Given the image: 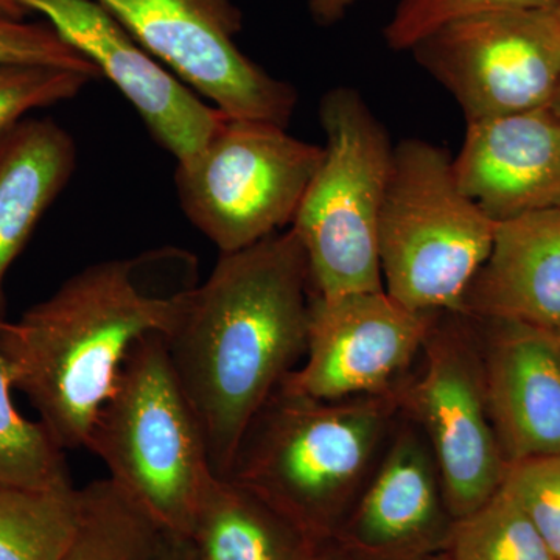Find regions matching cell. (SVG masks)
I'll return each instance as SVG.
<instances>
[{
	"mask_svg": "<svg viewBox=\"0 0 560 560\" xmlns=\"http://www.w3.org/2000/svg\"><path fill=\"white\" fill-rule=\"evenodd\" d=\"M312 280L289 228L221 254L165 335L213 475L226 478L250 422L307 352Z\"/></svg>",
	"mask_w": 560,
	"mask_h": 560,
	"instance_id": "6da1fadb",
	"label": "cell"
},
{
	"mask_svg": "<svg viewBox=\"0 0 560 560\" xmlns=\"http://www.w3.org/2000/svg\"><path fill=\"white\" fill-rule=\"evenodd\" d=\"M200 283L189 250L156 248L84 268L14 323L0 349L14 389L62 451L86 447L132 348L175 327Z\"/></svg>",
	"mask_w": 560,
	"mask_h": 560,
	"instance_id": "7a4b0ae2",
	"label": "cell"
},
{
	"mask_svg": "<svg viewBox=\"0 0 560 560\" xmlns=\"http://www.w3.org/2000/svg\"><path fill=\"white\" fill-rule=\"evenodd\" d=\"M400 419L396 393L326 401L279 386L243 434L226 478L312 540H334Z\"/></svg>",
	"mask_w": 560,
	"mask_h": 560,
	"instance_id": "3957f363",
	"label": "cell"
},
{
	"mask_svg": "<svg viewBox=\"0 0 560 560\" xmlns=\"http://www.w3.org/2000/svg\"><path fill=\"white\" fill-rule=\"evenodd\" d=\"M84 448L154 521L183 536L215 475L164 335H149L132 348Z\"/></svg>",
	"mask_w": 560,
	"mask_h": 560,
	"instance_id": "277c9868",
	"label": "cell"
},
{
	"mask_svg": "<svg viewBox=\"0 0 560 560\" xmlns=\"http://www.w3.org/2000/svg\"><path fill=\"white\" fill-rule=\"evenodd\" d=\"M495 230L497 221L460 190L441 147L422 139L394 147L378 230L388 296L412 312H463Z\"/></svg>",
	"mask_w": 560,
	"mask_h": 560,
	"instance_id": "5b68a950",
	"label": "cell"
},
{
	"mask_svg": "<svg viewBox=\"0 0 560 560\" xmlns=\"http://www.w3.org/2000/svg\"><path fill=\"white\" fill-rule=\"evenodd\" d=\"M319 120L326 135L323 161L290 226L307 257L313 294L385 290L378 230L393 143L353 88L327 92Z\"/></svg>",
	"mask_w": 560,
	"mask_h": 560,
	"instance_id": "8992f818",
	"label": "cell"
},
{
	"mask_svg": "<svg viewBox=\"0 0 560 560\" xmlns=\"http://www.w3.org/2000/svg\"><path fill=\"white\" fill-rule=\"evenodd\" d=\"M323 154L285 127L226 117L198 156L176 165L180 209L221 254L248 248L291 226Z\"/></svg>",
	"mask_w": 560,
	"mask_h": 560,
	"instance_id": "52a82bcc",
	"label": "cell"
},
{
	"mask_svg": "<svg viewBox=\"0 0 560 560\" xmlns=\"http://www.w3.org/2000/svg\"><path fill=\"white\" fill-rule=\"evenodd\" d=\"M422 374L397 383L400 412L422 431L453 521L501 488L508 460L493 429L481 342L474 319L436 313L423 342Z\"/></svg>",
	"mask_w": 560,
	"mask_h": 560,
	"instance_id": "ba28073f",
	"label": "cell"
},
{
	"mask_svg": "<svg viewBox=\"0 0 560 560\" xmlns=\"http://www.w3.org/2000/svg\"><path fill=\"white\" fill-rule=\"evenodd\" d=\"M411 51L467 124L544 108L560 86V2L453 21Z\"/></svg>",
	"mask_w": 560,
	"mask_h": 560,
	"instance_id": "9c48e42d",
	"label": "cell"
},
{
	"mask_svg": "<svg viewBox=\"0 0 560 560\" xmlns=\"http://www.w3.org/2000/svg\"><path fill=\"white\" fill-rule=\"evenodd\" d=\"M194 92L231 119L285 127L298 92L235 43L242 13L231 0H95Z\"/></svg>",
	"mask_w": 560,
	"mask_h": 560,
	"instance_id": "30bf717a",
	"label": "cell"
},
{
	"mask_svg": "<svg viewBox=\"0 0 560 560\" xmlns=\"http://www.w3.org/2000/svg\"><path fill=\"white\" fill-rule=\"evenodd\" d=\"M434 316L404 307L385 290L313 294L307 352L280 386L326 401L393 393Z\"/></svg>",
	"mask_w": 560,
	"mask_h": 560,
	"instance_id": "8fae6325",
	"label": "cell"
},
{
	"mask_svg": "<svg viewBox=\"0 0 560 560\" xmlns=\"http://www.w3.org/2000/svg\"><path fill=\"white\" fill-rule=\"evenodd\" d=\"M16 2L28 13L43 14L66 43L124 94L176 164L198 156L226 120V114L208 105L151 57L95 0Z\"/></svg>",
	"mask_w": 560,
	"mask_h": 560,
	"instance_id": "7c38bea8",
	"label": "cell"
},
{
	"mask_svg": "<svg viewBox=\"0 0 560 560\" xmlns=\"http://www.w3.org/2000/svg\"><path fill=\"white\" fill-rule=\"evenodd\" d=\"M453 523L429 442L400 412L377 469L334 540L352 560H425L447 551Z\"/></svg>",
	"mask_w": 560,
	"mask_h": 560,
	"instance_id": "4fadbf2b",
	"label": "cell"
},
{
	"mask_svg": "<svg viewBox=\"0 0 560 560\" xmlns=\"http://www.w3.org/2000/svg\"><path fill=\"white\" fill-rule=\"evenodd\" d=\"M453 171L495 221L560 209V114L544 106L467 124Z\"/></svg>",
	"mask_w": 560,
	"mask_h": 560,
	"instance_id": "5bb4252c",
	"label": "cell"
},
{
	"mask_svg": "<svg viewBox=\"0 0 560 560\" xmlns=\"http://www.w3.org/2000/svg\"><path fill=\"white\" fill-rule=\"evenodd\" d=\"M485 323L490 324L481 345L486 393L504 458L560 455V353L555 342L533 327Z\"/></svg>",
	"mask_w": 560,
	"mask_h": 560,
	"instance_id": "9a60e30c",
	"label": "cell"
},
{
	"mask_svg": "<svg viewBox=\"0 0 560 560\" xmlns=\"http://www.w3.org/2000/svg\"><path fill=\"white\" fill-rule=\"evenodd\" d=\"M460 313L548 334L560 330V209L497 221L492 249Z\"/></svg>",
	"mask_w": 560,
	"mask_h": 560,
	"instance_id": "2e32d148",
	"label": "cell"
},
{
	"mask_svg": "<svg viewBox=\"0 0 560 560\" xmlns=\"http://www.w3.org/2000/svg\"><path fill=\"white\" fill-rule=\"evenodd\" d=\"M75 164V143L54 120H22L0 138V305L7 271Z\"/></svg>",
	"mask_w": 560,
	"mask_h": 560,
	"instance_id": "e0dca14e",
	"label": "cell"
},
{
	"mask_svg": "<svg viewBox=\"0 0 560 560\" xmlns=\"http://www.w3.org/2000/svg\"><path fill=\"white\" fill-rule=\"evenodd\" d=\"M315 544L253 490L213 477L179 537V560H304Z\"/></svg>",
	"mask_w": 560,
	"mask_h": 560,
	"instance_id": "ac0fdd59",
	"label": "cell"
},
{
	"mask_svg": "<svg viewBox=\"0 0 560 560\" xmlns=\"http://www.w3.org/2000/svg\"><path fill=\"white\" fill-rule=\"evenodd\" d=\"M83 490L75 539L62 560H179V539L109 478Z\"/></svg>",
	"mask_w": 560,
	"mask_h": 560,
	"instance_id": "d6986e66",
	"label": "cell"
},
{
	"mask_svg": "<svg viewBox=\"0 0 560 560\" xmlns=\"http://www.w3.org/2000/svg\"><path fill=\"white\" fill-rule=\"evenodd\" d=\"M83 490L0 485V560H62L75 539Z\"/></svg>",
	"mask_w": 560,
	"mask_h": 560,
	"instance_id": "ffe728a7",
	"label": "cell"
},
{
	"mask_svg": "<svg viewBox=\"0 0 560 560\" xmlns=\"http://www.w3.org/2000/svg\"><path fill=\"white\" fill-rule=\"evenodd\" d=\"M9 364L0 349V485L51 489L72 485L65 451L14 405Z\"/></svg>",
	"mask_w": 560,
	"mask_h": 560,
	"instance_id": "44dd1931",
	"label": "cell"
},
{
	"mask_svg": "<svg viewBox=\"0 0 560 560\" xmlns=\"http://www.w3.org/2000/svg\"><path fill=\"white\" fill-rule=\"evenodd\" d=\"M447 551L453 560H556L528 515L503 488L453 523Z\"/></svg>",
	"mask_w": 560,
	"mask_h": 560,
	"instance_id": "7402d4cb",
	"label": "cell"
},
{
	"mask_svg": "<svg viewBox=\"0 0 560 560\" xmlns=\"http://www.w3.org/2000/svg\"><path fill=\"white\" fill-rule=\"evenodd\" d=\"M94 77L39 65H0V138L33 109L77 97Z\"/></svg>",
	"mask_w": 560,
	"mask_h": 560,
	"instance_id": "603a6c76",
	"label": "cell"
},
{
	"mask_svg": "<svg viewBox=\"0 0 560 560\" xmlns=\"http://www.w3.org/2000/svg\"><path fill=\"white\" fill-rule=\"evenodd\" d=\"M501 488L517 501L560 560V455L508 463Z\"/></svg>",
	"mask_w": 560,
	"mask_h": 560,
	"instance_id": "cb8c5ba5",
	"label": "cell"
},
{
	"mask_svg": "<svg viewBox=\"0 0 560 560\" xmlns=\"http://www.w3.org/2000/svg\"><path fill=\"white\" fill-rule=\"evenodd\" d=\"M559 0H401L383 31L389 49L411 50L418 40L453 21L497 10L539 9Z\"/></svg>",
	"mask_w": 560,
	"mask_h": 560,
	"instance_id": "d4e9b609",
	"label": "cell"
},
{
	"mask_svg": "<svg viewBox=\"0 0 560 560\" xmlns=\"http://www.w3.org/2000/svg\"><path fill=\"white\" fill-rule=\"evenodd\" d=\"M0 65H39L79 70L98 79L101 72L58 35L49 22H27L0 10Z\"/></svg>",
	"mask_w": 560,
	"mask_h": 560,
	"instance_id": "484cf974",
	"label": "cell"
},
{
	"mask_svg": "<svg viewBox=\"0 0 560 560\" xmlns=\"http://www.w3.org/2000/svg\"><path fill=\"white\" fill-rule=\"evenodd\" d=\"M359 0H308V9L316 24L334 25L346 16L350 7L355 5Z\"/></svg>",
	"mask_w": 560,
	"mask_h": 560,
	"instance_id": "4316f807",
	"label": "cell"
},
{
	"mask_svg": "<svg viewBox=\"0 0 560 560\" xmlns=\"http://www.w3.org/2000/svg\"><path fill=\"white\" fill-rule=\"evenodd\" d=\"M304 560H352L335 540L316 541Z\"/></svg>",
	"mask_w": 560,
	"mask_h": 560,
	"instance_id": "83f0119b",
	"label": "cell"
},
{
	"mask_svg": "<svg viewBox=\"0 0 560 560\" xmlns=\"http://www.w3.org/2000/svg\"><path fill=\"white\" fill-rule=\"evenodd\" d=\"M0 10L13 14V16L22 18V20H25V16H27L28 14V11L22 9L20 3L16 2V0H0Z\"/></svg>",
	"mask_w": 560,
	"mask_h": 560,
	"instance_id": "f1b7e54d",
	"label": "cell"
},
{
	"mask_svg": "<svg viewBox=\"0 0 560 560\" xmlns=\"http://www.w3.org/2000/svg\"><path fill=\"white\" fill-rule=\"evenodd\" d=\"M548 106H550L555 113L560 114V86L558 92H556L555 98H552V102Z\"/></svg>",
	"mask_w": 560,
	"mask_h": 560,
	"instance_id": "f546056e",
	"label": "cell"
},
{
	"mask_svg": "<svg viewBox=\"0 0 560 560\" xmlns=\"http://www.w3.org/2000/svg\"><path fill=\"white\" fill-rule=\"evenodd\" d=\"M548 335H550L552 342H555L556 349H558V352L560 353V330L551 331V334Z\"/></svg>",
	"mask_w": 560,
	"mask_h": 560,
	"instance_id": "4dcf8cb0",
	"label": "cell"
},
{
	"mask_svg": "<svg viewBox=\"0 0 560 560\" xmlns=\"http://www.w3.org/2000/svg\"><path fill=\"white\" fill-rule=\"evenodd\" d=\"M425 560H453L451 558V555H448V551L440 552V555L433 556V558L425 559Z\"/></svg>",
	"mask_w": 560,
	"mask_h": 560,
	"instance_id": "1f68e13d",
	"label": "cell"
},
{
	"mask_svg": "<svg viewBox=\"0 0 560 560\" xmlns=\"http://www.w3.org/2000/svg\"><path fill=\"white\" fill-rule=\"evenodd\" d=\"M559 2H560V0H559Z\"/></svg>",
	"mask_w": 560,
	"mask_h": 560,
	"instance_id": "d6a6232c",
	"label": "cell"
}]
</instances>
